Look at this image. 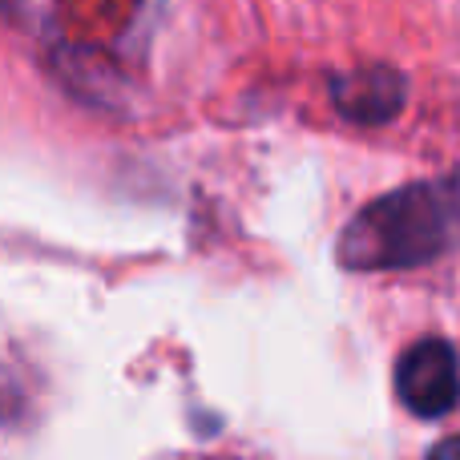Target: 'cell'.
Returning a JSON list of instances; mask_svg holds the SVG:
<instances>
[{"mask_svg":"<svg viewBox=\"0 0 460 460\" xmlns=\"http://www.w3.org/2000/svg\"><path fill=\"white\" fill-rule=\"evenodd\" d=\"M396 396L424 420L453 412L460 404V356L453 343L440 335L412 343L396 364Z\"/></svg>","mask_w":460,"mask_h":460,"instance_id":"obj_2","label":"cell"},{"mask_svg":"<svg viewBox=\"0 0 460 460\" xmlns=\"http://www.w3.org/2000/svg\"><path fill=\"white\" fill-rule=\"evenodd\" d=\"M460 246V178L416 182L367 202L340 238L348 267H416Z\"/></svg>","mask_w":460,"mask_h":460,"instance_id":"obj_1","label":"cell"},{"mask_svg":"<svg viewBox=\"0 0 460 460\" xmlns=\"http://www.w3.org/2000/svg\"><path fill=\"white\" fill-rule=\"evenodd\" d=\"M429 460H460V437H448V440H440L437 448L429 453Z\"/></svg>","mask_w":460,"mask_h":460,"instance_id":"obj_3","label":"cell"},{"mask_svg":"<svg viewBox=\"0 0 460 460\" xmlns=\"http://www.w3.org/2000/svg\"><path fill=\"white\" fill-rule=\"evenodd\" d=\"M207 460H246V456H207Z\"/></svg>","mask_w":460,"mask_h":460,"instance_id":"obj_4","label":"cell"}]
</instances>
